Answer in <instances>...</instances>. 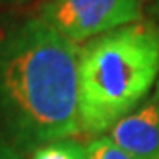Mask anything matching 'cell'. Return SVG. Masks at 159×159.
<instances>
[{"instance_id":"cell-5","label":"cell","mask_w":159,"mask_h":159,"mask_svg":"<svg viewBox=\"0 0 159 159\" xmlns=\"http://www.w3.org/2000/svg\"><path fill=\"white\" fill-rule=\"evenodd\" d=\"M30 159H87V145L73 138H64L34 148Z\"/></svg>"},{"instance_id":"cell-9","label":"cell","mask_w":159,"mask_h":159,"mask_svg":"<svg viewBox=\"0 0 159 159\" xmlns=\"http://www.w3.org/2000/svg\"><path fill=\"white\" fill-rule=\"evenodd\" d=\"M157 159H159V156H157Z\"/></svg>"},{"instance_id":"cell-2","label":"cell","mask_w":159,"mask_h":159,"mask_svg":"<svg viewBox=\"0 0 159 159\" xmlns=\"http://www.w3.org/2000/svg\"><path fill=\"white\" fill-rule=\"evenodd\" d=\"M159 80V32L136 21L80 44L78 127L104 136L143 102Z\"/></svg>"},{"instance_id":"cell-8","label":"cell","mask_w":159,"mask_h":159,"mask_svg":"<svg viewBox=\"0 0 159 159\" xmlns=\"http://www.w3.org/2000/svg\"><path fill=\"white\" fill-rule=\"evenodd\" d=\"M157 32H159V27H157ZM157 94H159V80H157Z\"/></svg>"},{"instance_id":"cell-3","label":"cell","mask_w":159,"mask_h":159,"mask_svg":"<svg viewBox=\"0 0 159 159\" xmlns=\"http://www.w3.org/2000/svg\"><path fill=\"white\" fill-rule=\"evenodd\" d=\"M142 0H46L43 21L74 44L142 20Z\"/></svg>"},{"instance_id":"cell-7","label":"cell","mask_w":159,"mask_h":159,"mask_svg":"<svg viewBox=\"0 0 159 159\" xmlns=\"http://www.w3.org/2000/svg\"><path fill=\"white\" fill-rule=\"evenodd\" d=\"M0 159H21V156L18 154V150L11 143H6L0 140Z\"/></svg>"},{"instance_id":"cell-6","label":"cell","mask_w":159,"mask_h":159,"mask_svg":"<svg viewBox=\"0 0 159 159\" xmlns=\"http://www.w3.org/2000/svg\"><path fill=\"white\" fill-rule=\"evenodd\" d=\"M87 159H133L131 156L120 150L106 134L94 138L87 145Z\"/></svg>"},{"instance_id":"cell-4","label":"cell","mask_w":159,"mask_h":159,"mask_svg":"<svg viewBox=\"0 0 159 159\" xmlns=\"http://www.w3.org/2000/svg\"><path fill=\"white\" fill-rule=\"evenodd\" d=\"M106 136L133 159H157L159 94L120 119Z\"/></svg>"},{"instance_id":"cell-1","label":"cell","mask_w":159,"mask_h":159,"mask_svg":"<svg viewBox=\"0 0 159 159\" xmlns=\"http://www.w3.org/2000/svg\"><path fill=\"white\" fill-rule=\"evenodd\" d=\"M78 51L37 16L0 37V124L14 148L34 150L80 133Z\"/></svg>"}]
</instances>
